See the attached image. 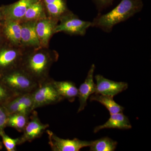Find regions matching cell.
Wrapping results in <instances>:
<instances>
[{
	"label": "cell",
	"instance_id": "obj_28",
	"mask_svg": "<svg viewBox=\"0 0 151 151\" xmlns=\"http://www.w3.org/2000/svg\"><path fill=\"white\" fill-rule=\"evenodd\" d=\"M6 19L4 16L3 14L2 10L1 8L0 7V27H2Z\"/></svg>",
	"mask_w": 151,
	"mask_h": 151
},
{
	"label": "cell",
	"instance_id": "obj_25",
	"mask_svg": "<svg viewBox=\"0 0 151 151\" xmlns=\"http://www.w3.org/2000/svg\"><path fill=\"white\" fill-rule=\"evenodd\" d=\"M9 115L4 106L0 105V134L5 132V129L7 127Z\"/></svg>",
	"mask_w": 151,
	"mask_h": 151
},
{
	"label": "cell",
	"instance_id": "obj_15",
	"mask_svg": "<svg viewBox=\"0 0 151 151\" xmlns=\"http://www.w3.org/2000/svg\"><path fill=\"white\" fill-rule=\"evenodd\" d=\"M2 31L6 42L14 46H21V22L6 20Z\"/></svg>",
	"mask_w": 151,
	"mask_h": 151
},
{
	"label": "cell",
	"instance_id": "obj_7",
	"mask_svg": "<svg viewBox=\"0 0 151 151\" xmlns=\"http://www.w3.org/2000/svg\"><path fill=\"white\" fill-rule=\"evenodd\" d=\"M46 132L48 136V144L52 151H79L91 145V141H82L77 138L73 139H63L58 137L50 130H46Z\"/></svg>",
	"mask_w": 151,
	"mask_h": 151
},
{
	"label": "cell",
	"instance_id": "obj_9",
	"mask_svg": "<svg viewBox=\"0 0 151 151\" xmlns=\"http://www.w3.org/2000/svg\"><path fill=\"white\" fill-rule=\"evenodd\" d=\"M94 78L96 81L95 93L114 97L128 88L127 82L112 81L100 74L96 75Z\"/></svg>",
	"mask_w": 151,
	"mask_h": 151
},
{
	"label": "cell",
	"instance_id": "obj_6",
	"mask_svg": "<svg viewBox=\"0 0 151 151\" xmlns=\"http://www.w3.org/2000/svg\"><path fill=\"white\" fill-rule=\"evenodd\" d=\"M24 50L7 42L0 46V75L19 67Z\"/></svg>",
	"mask_w": 151,
	"mask_h": 151
},
{
	"label": "cell",
	"instance_id": "obj_4",
	"mask_svg": "<svg viewBox=\"0 0 151 151\" xmlns=\"http://www.w3.org/2000/svg\"><path fill=\"white\" fill-rule=\"evenodd\" d=\"M32 94L34 110L47 105H54L63 100L55 89L53 79L51 78L39 84Z\"/></svg>",
	"mask_w": 151,
	"mask_h": 151
},
{
	"label": "cell",
	"instance_id": "obj_2",
	"mask_svg": "<svg viewBox=\"0 0 151 151\" xmlns=\"http://www.w3.org/2000/svg\"><path fill=\"white\" fill-rule=\"evenodd\" d=\"M142 0H122L115 8L108 13L98 14L92 22V27L110 32L115 25L127 20L143 8Z\"/></svg>",
	"mask_w": 151,
	"mask_h": 151
},
{
	"label": "cell",
	"instance_id": "obj_19",
	"mask_svg": "<svg viewBox=\"0 0 151 151\" xmlns=\"http://www.w3.org/2000/svg\"><path fill=\"white\" fill-rule=\"evenodd\" d=\"M46 10L42 0H38L29 8L22 22L37 21L47 17Z\"/></svg>",
	"mask_w": 151,
	"mask_h": 151
},
{
	"label": "cell",
	"instance_id": "obj_23",
	"mask_svg": "<svg viewBox=\"0 0 151 151\" xmlns=\"http://www.w3.org/2000/svg\"><path fill=\"white\" fill-rule=\"evenodd\" d=\"M19 95L15 93L0 79V105H4Z\"/></svg>",
	"mask_w": 151,
	"mask_h": 151
},
{
	"label": "cell",
	"instance_id": "obj_29",
	"mask_svg": "<svg viewBox=\"0 0 151 151\" xmlns=\"http://www.w3.org/2000/svg\"><path fill=\"white\" fill-rule=\"evenodd\" d=\"M3 144L2 142L0 141V150L3 149Z\"/></svg>",
	"mask_w": 151,
	"mask_h": 151
},
{
	"label": "cell",
	"instance_id": "obj_8",
	"mask_svg": "<svg viewBox=\"0 0 151 151\" xmlns=\"http://www.w3.org/2000/svg\"><path fill=\"white\" fill-rule=\"evenodd\" d=\"M49 127L48 124L41 122L37 112L33 110L29 115V121L25 127L22 135L20 137V145L26 142H31L40 138Z\"/></svg>",
	"mask_w": 151,
	"mask_h": 151
},
{
	"label": "cell",
	"instance_id": "obj_3",
	"mask_svg": "<svg viewBox=\"0 0 151 151\" xmlns=\"http://www.w3.org/2000/svg\"><path fill=\"white\" fill-rule=\"evenodd\" d=\"M0 79L17 94L32 93L39 85L37 82L20 67L0 75Z\"/></svg>",
	"mask_w": 151,
	"mask_h": 151
},
{
	"label": "cell",
	"instance_id": "obj_10",
	"mask_svg": "<svg viewBox=\"0 0 151 151\" xmlns=\"http://www.w3.org/2000/svg\"><path fill=\"white\" fill-rule=\"evenodd\" d=\"M9 115L14 113H22L30 115L33 111L32 93L17 95L3 105Z\"/></svg>",
	"mask_w": 151,
	"mask_h": 151
},
{
	"label": "cell",
	"instance_id": "obj_20",
	"mask_svg": "<svg viewBox=\"0 0 151 151\" xmlns=\"http://www.w3.org/2000/svg\"><path fill=\"white\" fill-rule=\"evenodd\" d=\"M89 100L101 103L107 108L110 114L122 113L124 110V107L116 103L111 96L94 93L90 96Z\"/></svg>",
	"mask_w": 151,
	"mask_h": 151
},
{
	"label": "cell",
	"instance_id": "obj_16",
	"mask_svg": "<svg viewBox=\"0 0 151 151\" xmlns=\"http://www.w3.org/2000/svg\"><path fill=\"white\" fill-rule=\"evenodd\" d=\"M107 122L102 125L94 128V132L97 133L100 130L106 129L126 130L132 129V126L129 118L122 113L110 114Z\"/></svg>",
	"mask_w": 151,
	"mask_h": 151
},
{
	"label": "cell",
	"instance_id": "obj_17",
	"mask_svg": "<svg viewBox=\"0 0 151 151\" xmlns=\"http://www.w3.org/2000/svg\"><path fill=\"white\" fill-rule=\"evenodd\" d=\"M47 17L56 19H59L69 10L68 8L66 0H42Z\"/></svg>",
	"mask_w": 151,
	"mask_h": 151
},
{
	"label": "cell",
	"instance_id": "obj_21",
	"mask_svg": "<svg viewBox=\"0 0 151 151\" xmlns=\"http://www.w3.org/2000/svg\"><path fill=\"white\" fill-rule=\"evenodd\" d=\"M29 115L22 113L9 114L7 122V127L14 128L20 133H22L29 121Z\"/></svg>",
	"mask_w": 151,
	"mask_h": 151
},
{
	"label": "cell",
	"instance_id": "obj_24",
	"mask_svg": "<svg viewBox=\"0 0 151 151\" xmlns=\"http://www.w3.org/2000/svg\"><path fill=\"white\" fill-rule=\"evenodd\" d=\"M2 142L7 151H17V146L20 145L19 138L13 139L9 137L5 132L0 134Z\"/></svg>",
	"mask_w": 151,
	"mask_h": 151
},
{
	"label": "cell",
	"instance_id": "obj_5",
	"mask_svg": "<svg viewBox=\"0 0 151 151\" xmlns=\"http://www.w3.org/2000/svg\"><path fill=\"white\" fill-rule=\"evenodd\" d=\"M92 25V22L82 20L69 11L59 19L55 34L63 32L70 35L83 36Z\"/></svg>",
	"mask_w": 151,
	"mask_h": 151
},
{
	"label": "cell",
	"instance_id": "obj_26",
	"mask_svg": "<svg viewBox=\"0 0 151 151\" xmlns=\"http://www.w3.org/2000/svg\"><path fill=\"white\" fill-rule=\"evenodd\" d=\"M98 12H100L113 4L115 0H92Z\"/></svg>",
	"mask_w": 151,
	"mask_h": 151
},
{
	"label": "cell",
	"instance_id": "obj_13",
	"mask_svg": "<svg viewBox=\"0 0 151 151\" xmlns=\"http://www.w3.org/2000/svg\"><path fill=\"white\" fill-rule=\"evenodd\" d=\"M38 0H19L16 2L1 6L6 20L21 21L29 8Z\"/></svg>",
	"mask_w": 151,
	"mask_h": 151
},
{
	"label": "cell",
	"instance_id": "obj_27",
	"mask_svg": "<svg viewBox=\"0 0 151 151\" xmlns=\"http://www.w3.org/2000/svg\"><path fill=\"white\" fill-rule=\"evenodd\" d=\"M2 27H0V46L6 42L5 37L3 33Z\"/></svg>",
	"mask_w": 151,
	"mask_h": 151
},
{
	"label": "cell",
	"instance_id": "obj_1",
	"mask_svg": "<svg viewBox=\"0 0 151 151\" xmlns=\"http://www.w3.org/2000/svg\"><path fill=\"white\" fill-rule=\"evenodd\" d=\"M58 57L56 51L48 47L25 49L19 67L41 84L50 78V68Z\"/></svg>",
	"mask_w": 151,
	"mask_h": 151
},
{
	"label": "cell",
	"instance_id": "obj_22",
	"mask_svg": "<svg viewBox=\"0 0 151 151\" xmlns=\"http://www.w3.org/2000/svg\"><path fill=\"white\" fill-rule=\"evenodd\" d=\"M118 142L108 137L100 138L91 141L89 146L91 151H113L117 147Z\"/></svg>",
	"mask_w": 151,
	"mask_h": 151
},
{
	"label": "cell",
	"instance_id": "obj_18",
	"mask_svg": "<svg viewBox=\"0 0 151 151\" xmlns=\"http://www.w3.org/2000/svg\"><path fill=\"white\" fill-rule=\"evenodd\" d=\"M53 84L59 95L70 103H73L77 97L78 89L73 82L69 81H56L53 80Z\"/></svg>",
	"mask_w": 151,
	"mask_h": 151
},
{
	"label": "cell",
	"instance_id": "obj_14",
	"mask_svg": "<svg viewBox=\"0 0 151 151\" xmlns=\"http://www.w3.org/2000/svg\"><path fill=\"white\" fill-rule=\"evenodd\" d=\"M37 21L21 22V46L24 49L40 47L36 30Z\"/></svg>",
	"mask_w": 151,
	"mask_h": 151
},
{
	"label": "cell",
	"instance_id": "obj_12",
	"mask_svg": "<svg viewBox=\"0 0 151 151\" xmlns=\"http://www.w3.org/2000/svg\"><path fill=\"white\" fill-rule=\"evenodd\" d=\"M58 22V20L49 17L37 21L36 30L41 46L49 47L50 40L55 34V30Z\"/></svg>",
	"mask_w": 151,
	"mask_h": 151
},
{
	"label": "cell",
	"instance_id": "obj_11",
	"mask_svg": "<svg viewBox=\"0 0 151 151\" xmlns=\"http://www.w3.org/2000/svg\"><path fill=\"white\" fill-rule=\"evenodd\" d=\"M95 66L92 64L87 73L85 81L78 89V96L79 106L77 113L84 110L87 105V100L89 97L96 92V85L94 80V74Z\"/></svg>",
	"mask_w": 151,
	"mask_h": 151
}]
</instances>
